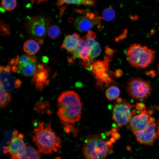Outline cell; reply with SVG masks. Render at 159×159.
I'll list each match as a JSON object with an SVG mask.
<instances>
[{
	"instance_id": "obj_1",
	"label": "cell",
	"mask_w": 159,
	"mask_h": 159,
	"mask_svg": "<svg viewBox=\"0 0 159 159\" xmlns=\"http://www.w3.org/2000/svg\"><path fill=\"white\" fill-rule=\"evenodd\" d=\"M57 102V114L65 126L80 120L83 105L78 94L73 91H64L59 96Z\"/></svg>"
},
{
	"instance_id": "obj_2",
	"label": "cell",
	"mask_w": 159,
	"mask_h": 159,
	"mask_svg": "<svg viewBox=\"0 0 159 159\" xmlns=\"http://www.w3.org/2000/svg\"><path fill=\"white\" fill-rule=\"evenodd\" d=\"M32 133V140L40 153L52 154L61 148V140L52 130L50 122L46 126L43 122H38Z\"/></svg>"
},
{
	"instance_id": "obj_3",
	"label": "cell",
	"mask_w": 159,
	"mask_h": 159,
	"mask_svg": "<svg viewBox=\"0 0 159 159\" xmlns=\"http://www.w3.org/2000/svg\"><path fill=\"white\" fill-rule=\"evenodd\" d=\"M112 150L100 135H90L85 140L82 154L84 159H105Z\"/></svg>"
},
{
	"instance_id": "obj_4",
	"label": "cell",
	"mask_w": 159,
	"mask_h": 159,
	"mask_svg": "<svg viewBox=\"0 0 159 159\" xmlns=\"http://www.w3.org/2000/svg\"><path fill=\"white\" fill-rule=\"evenodd\" d=\"M126 89L129 95L136 99L147 98L150 95L152 90L149 84L139 77L130 79Z\"/></svg>"
},
{
	"instance_id": "obj_5",
	"label": "cell",
	"mask_w": 159,
	"mask_h": 159,
	"mask_svg": "<svg viewBox=\"0 0 159 159\" xmlns=\"http://www.w3.org/2000/svg\"><path fill=\"white\" fill-rule=\"evenodd\" d=\"M134 106L125 101L116 102L113 106L112 119L118 128L129 122L132 117L131 108Z\"/></svg>"
},
{
	"instance_id": "obj_6",
	"label": "cell",
	"mask_w": 159,
	"mask_h": 159,
	"mask_svg": "<svg viewBox=\"0 0 159 159\" xmlns=\"http://www.w3.org/2000/svg\"><path fill=\"white\" fill-rule=\"evenodd\" d=\"M24 135L14 129L11 140L7 142V145L3 147L4 153H9L11 158H16L25 152L26 145L24 141Z\"/></svg>"
},
{
	"instance_id": "obj_7",
	"label": "cell",
	"mask_w": 159,
	"mask_h": 159,
	"mask_svg": "<svg viewBox=\"0 0 159 159\" xmlns=\"http://www.w3.org/2000/svg\"><path fill=\"white\" fill-rule=\"evenodd\" d=\"M26 27L28 33L39 43H42V39L45 35L47 29L45 19L40 16L31 17L28 20Z\"/></svg>"
},
{
	"instance_id": "obj_8",
	"label": "cell",
	"mask_w": 159,
	"mask_h": 159,
	"mask_svg": "<svg viewBox=\"0 0 159 159\" xmlns=\"http://www.w3.org/2000/svg\"><path fill=\"white\" fill-rule=\"evenodd\" d=\"M110 60L109 58L106 56L103 61H96L90 64V70L94 74L95 77L97 79V84L99 85H101L104 83L109 85L112 81L106 73Z\"/></svg>"
},
{
	"instance_id": "obj_9",
	"label": "cell",
	"mask_w": 159,
	"mask_h": 159,
	"mask_svg": "<svg viewBox=\"0 0 159 159\" xmlns=\"http://www.w3.org/2000/svg\"><path fill=\"white\" fill-rule=\"evenodd\" d=\"M132 132L141 144L152 145L157 138L156 125L154 122H151L143 130Z\"/></svg>"
},
{
	"instance_id": "obj_10",
	"label": "cell",
	"mask_w": 159,
	"mask_h": 159,
	"mask_svg": "<svg viewBox=\"0 0 159 159\" xmlns=\"http://www.w3.org/2000/svg\"><path fill=\"white\" fill-rule=\"evenodd\" d=\"M84 15L79 16L75 19L74 24L76 28L81 32L89 31L93 25L99 22V19L95 18V13L80 11Z\"/></svg>"
},
{
	"instance_id": "obj_11",
	"label": "cell",
	"mask_w": 159,
	"mask_h": 159,
	"mask_svg": "<svg viewBox=\"0 0 159 159\" xmlns=\"http://www.w3.org/2000/svg\"><path fill=\"white\" fill-rule=\"evenodd\" d=\"M154 120L153 117H150L145 109L139 114L132 117L129 122L128 127L132 131L143 130Z\"/></svg>"
},
{
	"instance_id": "obj_12",
	"label": "cell",
	"mask_w": 159,
	"mask_h": 159,
	"mask_svg": "<svg viewBox=\"0 0 159 159\" xmlns=\"http://www.w3.org/2000/svg\"><path fill=\"white\" fill-rule=\"evenodd\" d=\"M96 37L93 32L90 31L86 35L85 41L89 51V64L94 59L98 56L101 53V49L99 43L95 40Z\"/></svg>"
},
{
	"instance_id": "obj_13",
	"label": "cell",
	"mask_w": 159,
	"mask_h": 159,
	"mask_svg": "<svg viewBox=\"0 0 159 159\" xmlns=\"http://www.w3.org/2000/svg\"><path fill=\"white\" fill-rule=\"evenodd\" d=\"M37 68L32 82L38 90H41L49 82L47 80L48 71L42 64L37 65Z\"/></svg>"
},
{
	"instance_id": "obj_14",
	"label": "cell",
	"mask_w": 159,
	"mask_h": 159,
	"mask_svg": "<svg viewBox=\"0 0 159 159\" xmlns=\"http://www.w3.org/2000/svg\"><path fill=\"white\" fill-rule=\"evenodd\" d=\"M89 51L85 41V38H80L78 46L73 53L72 58L69 59V62H71L77 58H80L85 62H87L89 64Z\"/></svg>"
},
{
	"instance_id": "obj_15",
	"label": "cell",
	"mask_w": 159,
	"mask_h": 159,
	"mask_svg": "<svg viewBox=\"0 0 159 159\" xmlns=\"http://www.w3.org/2000/svg\"><path fill=\"white\" fill-rule=\"evenodd\" d=\"M145 46H142L139 44L134 43L131 44L128 49L126 56L129 64L136 68L139 56Z\"/></svg>"
},
{
	"instance_id": "obj_16",
	"label": "cell",
	"mask_w": 159,
	"mask_h": 159,
	"mask_svg": "<svg viewBox=\"0 0 159 159\" xmlns=\"http://www.w3.org/2000/svg\"><path fill=\"white\" fill-rule=\"evenodd\" d=\"M10 68L8 65L5 67H0V82L4 85L5 89L12 91L15 87L14 78L10 74Z\"/></svg>"
},
{
	"instance_id": "obj_17",
	"label": "cell",
	"mask_w": 159,
	"mask_h": 159,
	"mask_svg": "<svg viewBox=\"0 0 159 159\" xmlns=\"http://www.w3.org/2000/svg\"><path fill=\"white\" fill-rule=\"evenodd\" d=\"M155 54V51L145 46L140 57L136 68L144 69L148 67L153 63Z\"/></svg>"
},
{
	"instance_id": "obj_18",
	"label": "cell",
	"mask_w": 159,
	"mask_h": 159,
	"mask_svg": "<svg viewBox=\"0 0 159 159\" xmlns=\"http://www.w3.org/2000/svg\"><path fill=\"white\" fill-rule=\"evenodd\" d=\"M80 39V36L76 33L67 35L65 37L61 48L69 53L73 54L78 46Z\"/></svg>"
},
{
	"instance_id": "obj_19",
	"label": "cell",
	"mask_w": 159,
	"mask_h": 159,
	"mask_svg": "<svg viewBox=\"0 0 159 159\" xmlns=\"http://www.w3.org/2000/svg\"><path fill=\"white\" fill-rule=\"evenodd\" d=\"M36 59L24 65L17 66V72L24 76H33L37 70Z\"/></svg>"
},
{
	"instance_id": "obj_20",
	"label": "cell",
	"mask_w": 159,
	"mask_h": 159,
	"mask_svg": "<svg viewBox=\"0 0 159 159\" xmlns=\"http://www.w3.org/2000/svg\"><path fill=\"white\" fill-rule=\"evenodd\" d=\"M40 46L39 43L33 39H29L26 41L23 45L24 51L28 55H33L39 51Z\"/></svg>"
},
{
	"instance_id": "obj_21",
	"label": "cell",
	"mask_w": 159,
	"mask_h": 159,
	"mask_svg": "<svg viewBox=\"0 0 159 159\" xmlns=\"http://www.w3.org/2000/svg\"><path fill=\"white\" fill-rule=\"evenodd\" d=\"M96 3L95 0H57V4L61 6L64 4H82L89 6H94Z\"/></svg>"
},
{
	"instance_id": "obj_22",
	"label": "cell",
	"mask_w": 159,
	"mask_h": 159,
	"mask_svg": "<svg viewBox=\"0 0 159 159\" xmlns=\"http://www.w3.org/2000/svg\"><path fill=\"white\" fill-rule=\"evenodd\" d=\"M0 104L1 108L6 107L10 102L11 100V95L5 89L4 85L0 82Z\"/></svg>"
},
{
	"instance_id": "obj_23",
	"label": "cell",
	"mask_w": 159,
	"mask_h": 159,
	"mask_svg": "<svg viewBox=\"0 0 159 159\" xmlns=\"http://www.w3.org/2000/svg\"><path fill=\"white\" fill-rule=\"evenodd\" d=\"M120 94L119 88L115 86H112L107 89L105 92V95L109 100H112L117 98Z\"/></svg>"
},
{
	"instance_id": "obj_24",
	"label": "cell",
	"mask_w": 159,
	"mask_h": 159,
	"mask_svg": "<svg viewBox=\"0 0 159 159\" xmlns=\"http://www.w3.org/2000/svg\"><path fill=\"white\" fill-rule=\"evenodd\" d=\"M115 16V13L113 9L111 7L105 9L103 11L102 17H99L100 19L107 21L113 20Z\"/></svg>"
},
{
	"instance_id": "obj_25",
	"label": "cell",
	"mask_w": 159,
	"mask_h": 159,
	"mask_svg": "<svg viewBox=\"0 0 159 159\" xmlns=\"http://www.w3.org/2000/svg\"><path fill=\"white\" fill-rule=\"evenodd\" d=\"M25 153L29 159H42L40 152L31 146H27Z\"/></svg>"
},
{
	"instance_id": "obj_26",
	"label": "cell",
	"mask_w": 159,
	"mask_h": 159,
	"mask_svg": "<svg viewBox=\"0 0 159 159\" xmlns=\"http://www.w3.org/2000/svg\"><path fill=\"white\" fill-rule=\"evenodd\" d=\"M61 33V31L59 27L55 25L50 26L47 30L48 36L52 39L57 38L60 34Z\"/></svg>"
},
{
	"instance_id": "obj_27",
	"label": "cell",
	"mask_w": 159,
	"mask_h": 159,
	"mask_svg": "<svg viewBox=\"0 0 159 159\" xmlns=\"http://www.w3.org/2000/svg\"><path fill=\"white\" fill-rule=\"evenodd\" d=\"M1 5L5 10L11 11L16 7V0H1Z\"/></svg>"
},
{
	"instance_id": "obj_28",
	"label": "cell",
	"mask_w": 159,
	"mask_h": 159,
	"mask_svg": "<svg viewBox=\"0 0 159 159\" xmlns=\"http://www.w3.org/2000/svg\"><path fill=\"white\" fill-rule=\"evenodd\" d=\"M35 59V57H31L29 55L23 54L19 58L17 66L25 65Z\"/></svg>"
},
{
	"instance_id": "obj_29",
	"label": "cell",
	"mask_w": 159,
	"mask_h": 159,
	"mask_svg": "<svg viewBox=\"0 0 159 159\" xmlns=\"http://www.w3.org/2000/svg\"><path fill=\"white\" fill-rule=\"evenodd\" d=\"M136 109L140 111H143L145 109V107L143 103H137L135 107Z\"/></svg>"
},
{
	"instance_id": "obj_30",
	"label": "cell",
	"mask_w": 159,
	"mask_h": 159,
	"mask_svg": "<svg viewBox=\"0 0 159 159\" xmlns=\"http://www.w3.org/2000/svg\"><path fill=\"white\" fill-rule=\"evenodd\" d=\"M111 136L112 137L114 138L116 140L119 139L120 137V134L117 132L112 133L111 134Z\"/></svg>"
},
{
	"instance_id": "obj_31",
	"label": "cell",
	"mask_w": 159,
	"mask_h": 159,
	"mask_svg": "<svg viewBox=\"0 0 159 159\" xmlns=\"http://www.w3.org/2000/svg\"><path fill=\"white\" fill-rule=\"evenodd\" d=\"M122 74V71L120 69H117L115 72V76L118 77H120Z\"/></svg>"
},
{
	"instance_id": "obj_32",
	"label": "cell",
	"mask_w": 159,
	"mask_h": 159,
	"mask_svg": "<svg viewBox=\"0 0 159 159\" xmlns=\"http://www.w3.org/2000/svg\"><path fill=\"white\" fill-rule=\"evenodd\" d=\"M106 53L108 55H111L115 51L113 50H112L111 49L109 48H106Z\"/></svg>"
},
{
	"instance_id": "obj_33",
	"label": "cell",
	"mask_w": 159,
	"mask_h": 159,
	"mask_svg": "<svg viewBox=\"0 0 159 159\" xmlns=\"http://www.w3.org/2000/svg\"><path fill=\"white\" fill-rule=\"evenodd\" d=\"M17 158L18 159H29L25 153V152L23 154L19 156Z\"/></svg>"
},
{
	"instance_id": "obj_34",
	"label": "cell",
	"mask_w": 159,
	"mask_h": 159,
	"mask_svg": "<svg viewBox=\"0 0 159 159\" xmlns=\"http://www.w3.org/2000/svg\"><path fill=\"white\" fill-rule=\"evenodd\" d=\"M106 143L107 146H108L110 148H112V143L110 141V140L107 141L106 142Z\"/></svg>"
},
{
	"instance_id": "obj_35",
	"label": "cell",
	"mask_w": 159,
	"mask_h": 159,
	"mask_svg": "<svg viewBox=\"0 0 159 159\" xmlns=\"http://www.w3.org/2000/svg\"><path fill=\"white\" fill-rule=\"evenodd\" d=\"M117 128H114L111 129V131H110L111 132V134L116 132H117Z\"/></svg>"
},
{
	"instance_id": "obj_36",
	"label": "cell",
	"mask_w": 159,
	"mask_h": 159,
	"mask_svg": "<svg viewBox=\"0 0 159 159\" xmlns=\"http://www.w3.org/2000/svg\"><path fill=\"white\" fill-rule=\"evenodd\" d=\"M48 60V59L47 57H44L43 58V61L44 62H47Z\"/></svg>"
},
{
	"instance_id": "obj_37",
	"label": "cell",
	"mask_w": 159,
	"mask_h": 159,
	"mask_svg": "<svg viewBox=\"0 0 159 159\" xmlns=\"http://www.w3.org/2000/svg\"><path fill=\"white\" fill-rule=\"evenodd\" d=\"M110 140L112 143H113L115 142L116 139L112 137L110 139Z\"/></svg>"
},
{
	"instance_id": "obj_38",
	"label": "cell",
	"mask_w": 159,
	"mask_h": 159,
	"mask_svg": "<svg viewBox=\"0 0 159 159\" xmlns=\"http://www.w3.org/2000/svg\"><path fill=\"white\" fill-rule=\"evenodd\" d=\"M105 135L107 136H109L110 135H111V132L110 131H107L105 133Z\"/></svg>"
},
{
	"instance_id": "obj_39",
	"label": "cell",
	"mask_w": 159,
	"mask_h": 159,
	"mask_svg": "<svg viewBox=\"0 0 159 159\" xmlns=\"http://www.w3.org/2000/svg\"><path fill=\"white\" fill-rule=\"evenodd\" d=\"M158 72H159V61L158 65Z\"/></svg>"
},
{
	"instance_id": "obj_40",
	"label": "cell",
	"mask_w": 159,
	"mask_h": 159,
	"mask_svg": "<svg viewBox=\"0 0 159 159\" xmlns=\"http://www.w3.org/2000/svg\"><path fill=\"white\" fill-rule=\"evenodd\" d=\"M45 0H37L39 2H40L41 1H44Z\"/></svg>"
},
{
	"instance_id": "obj_41",
	"label": "cell",
	"mask_w": 159,
	"mask_h": 159,
	"mask_svg": "<svg viewBox=\"0 0 159 159\" xmlns=\"http://www.w3.org/2000/svg\"><path fill=\"white\" fill-rule=\"evenodd\" d=\"M11 159H18L16 158H11Z\"/></svg>"
}]
</instances>
